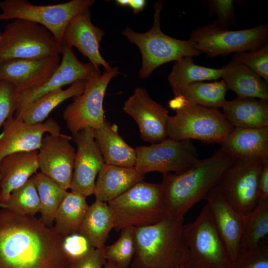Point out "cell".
<instances>
[{
    "instance_id": "cell-1",
    "label": "cell",
    "mask_w": 268,
    "mask_h": 268,
    "mask_svg": "<svg viewBox=\"0 0 268 268\" xmlns=\"http://www.w3.org/2000/svg\"><path fill=\"white\" fill-rule=\"evenodd\" d=\"M63 236L34 216L0 209V268H70Z\"/></svg>"
},
{
    "instance_id": "cell-2",
    "label": "cell",
    "mask_w": 268,
    "mask_h": 268,
    "mask_svg": "<svg viewBox=\"0 0 268 268\" xmlns=\"http://www.w3.org/2000/svg\"><path fill=\"white\" fill-rule=\"evenodd\" d=\"M235 159L220 148L184 172L163 174L161 184L167 216L184 217L218 185Z\"/></svg>"
},
{
    "instance_id": "cell-3",
    "label": "cell",
    "mask_w": 268,
    "mask_h": 268,
    "mask_svg": "<svg viewBox=\"0 0 268 268\" xmlns=\"http://www.w3.org/2000/svg\"><path fill=\"white\" fill-rule=\"evenodd\" d=\"M184 217L167 216L155 224L135 228V251L131 268H179L188 251L183 234Z\"/></svg>"
},
{
    "instance_id": "cell-4",
    "label": "cell",
    "mask_w": 268,
    "mask_h": 268,
    "mask_svg": "<svg viewBox=\"0 0 268 268\" xmlns=\"http://www.w3.org/2000/svg\"><path fill=\"white\" fill-rule=\"evenodd\" d=\"M169 106L176 114L168 117L167 138L221 143L234 128L218 109L188 103L179 96L169 102Z\"/></svg>"
},
{
    "instance_id": "cell-5",
    "label": "cell",
    "mask_w": 268,
    "mask_h": 268,
    "mask_svg": "<svg viewBox=\"0 0 268 268\" xmlns=\"http://www.w3.org/2000/svg\"><path fill=\"white\" fill-rule=\"evenodd\" d=\"M153 7V22L148 31L136 32L127 27L122 32L140 52L142 61L138 77L141 79L149 77L157 67L163 64L185 57L198 56L201 54L189 39L180 40L164 33L160 28L162 1L155 2Z\"/></svg>"
},
{
    "instance_id": "cell-6",
    "label": "cell",
    "mask_w": 268,
    "mask_h": 268,
    "mask_svg": "<svg viewBox=\"0 0 268 268\" xmlns=\"http://www.w3.org/2000/svg\"><path fill=\"white\" fill-rule=\"evenodd\" d=\"M113 213L115 230L155 224L167 216L161 184L140 182L107 202Z\"/></svg>"
},
{
    "instance_id": "cell-7",
    "label": "cell",
    "mask_w": 268,
    "mask_h": 268,
    "mask_svg": "<svg viewBox=\"0 0 268 268\" xmlns=\"http://www.w3.org/2000/svg\"><path fill=\"white\" fill-rule=\"evenodd\" d=\"M63 43L42 25L15 19L0 37V63L13 59H39L62 53Z\"/></svg>"
},
{
    "instance_id": "cell-8",
    "label": "cell",
    "mask_w": 268,
    "mask_h": 268,
    "mask_svg": "<svg viewBox=\"0 0 268 268\" xmlns=\"http://www.w3.org/2000/svg\"><path fill=\"white\" fill-rule=\"evenodd\" d=\"M183 234L188 251L186 268H232L207 203L193 222L184 225Z\"/></svg>"
},
{
    "instance_id": "cell-9",
    "label": "cell",
    "mask_w": 268,
    "mask_h": 268,
    "mask_svg": "<svg viewBox=\"0 0 268 268\" xmlns=\"http://www.w3.org/2000/svg\"><path fill=\"white\" fill-rule=\"evenodd\" d=\"M268 37L267 23L249 29L229 30L212 22L193 30L189 39L201 53L215 58L232 53L257 50L267 42Z\"/></svg>"
},
{
    "instance_id": "cell-10",
    "label": "cell",
    "mask_w": 268,
    "mask_h": 268,
    "mask_svg": "<svg viewBox=\"0 0 268 268\" xmlns=\"http://www.w3.org/2000/svg\"><path fill=\"white\" fill-rule=\"evenodd\" d=\"M94 0H71L53 5H39L26 0L0 1V20L20 19L40 24L63 43L65 30L76 14L89 9Z\"/></svg>"
},
{
    "instance_id": "cell-11",
    "label": "cell",
    "mask_w": 268,
    "mask_h": 268,
    "mask_svg": "<svg viewBox=\"0 0 268 268\" xmlns=\"http://www.w3.org/2000/svg\"><path fill=\"white\" fill-rule=\"evenodd\" d=\"M119 73L117 67L105 70L102 74L94 71L86 80L84 91L72 98V102L65 109L63 118L72 135L86 128L101 126L106 117L103 100L109 83Z\"/></svg>"
},
{
    "instance_id": "cell-12",
    "label": "cell",
    "mask_w": 268,
    "mask_h": 268,
    "mask_svg": "<svg viewBox=\"0 0 268 268\" xmlns=\"http://www.w3.org/2000/svg\"><path fill=\"white\" fill-rule=\"evenodd\" d=\"M134 150V168L144 175L153 171L162 175L180 173L195 165L200 160L190 140H176L167 138L148 146H137Z\"/></svg>"
},
{
    "instance_id": "cell-13",
    "label": "cell",
    "mask_w": 268,
    "mask_h": 268,
    "mask_svg": "<svg viewBox=\"0 0 268 268\" xmlns=\"http://www.w3.org/2000/svg\"><path fill=\"white\" fill-rule=\"evenodd\" d=\"M253 157L235 159L216 186L231 205L243 215L257 204L258 179L263 160Z\"/></svg>"
},
{
    "instance_id": "cell-14",
    "label": "cell",
    "mask_w": 268,
    "mask_h": 268,
    "mask_svg": "<svg viewBox=\"0 0 268 268\" xmlns=\"http://www.w3.org/2000/svg\"><path fill=\"white\" fill-rule=\"evenodd\" d=\"M72 136L61 134L44 135L38 150L39 169L62 189L70 188L75 149L70 143Z\"/></svg>"
},
{
    "instance_id": "cell-15",
    "label": "cell",
    "mask_w": 268,
    "mask_h": 268,
    "mask_svg": "<svg viewBox=\"0 0 268 268\" xmlns=\"http://www.w3.org/2000/svg\"><path fill=\"white\" fill-rule=\"evenodd\" d=\"M72 138L77 148L70 189L86 198L93 194L96 177L105 162L94 136V129H83Z\"/></svg>"
},
{
    "instance_id": "cell-16",
    "label": "cell",
    "mask_w": 268,
    "mask_h": 268,
    "mask_svg": "<svg viewBox=\"0 0 268 268\" xmlns=\"http://www.w3.org/2000/svg\"><path fill=\"white\" fill-rule=\"evenodd\" d=\"M123 110L135 120L144 140L155 143L167 138L168 111L153 100L145 89L135 88L125 101Z\"/></svg>"
},
{
    "instance_id": "cell-17",
    "label": "cell",
    "mask_w": 268,
    "mask_h": 268,
    "mask_svg": "<svg viewBox=\"0 0 268 268\" xmlns=\"http://www.w3.org/2000/svg\"><path fill=\"white\" fill-rule=\"evenodd\" d=\"M61 131L59 124L51 118L43 123L30 125L11 116L5 122L0 133V161L13 153L38 150L45 134L60 135Z\"/></svg>"
},
{
    "instance_id": "cell-18",
    "label": "cell",
    "mask_w": 268,
    "mask_h": 268,
    "mask_svg": "<svg viewBox=\"0 0 268 268\" xmlns=\"http://www.w3.org/2000/svg\"><path fill=\"white\" fill-rule=\"evenodd\" d=\"M60 63V55L39 59L10 60L0 63V79L12 84L18 93L47 81Z\"/></svg>"
},
{
    "instance_id": "cell-19",
    "label": "cell",
    "mask_w": 268,
    "mask_h": 268,
    "mask_svg": "<svg viewBox=\"0 0 268 268\" xmlns=\"http://www.w3.org/2000/svg\"><path fill=\"white\" fill-rule=\"evenodd\" d=\"M105 33L94 25L89 9L74 16L67 25L63 35V43L75 47L87 57L98 71L103 67L105 70L112 68L100 53V43Z\"/></svg>"
},
{
    "instance_id": "cell-20",
    "label": "cell",
    "mask_w": 268,
    "mask_h": 268,
    "mask_svg": "<svg viewBox=\"0 0 268 268\" xmlns=\"http://www.w3.org/2000/svg\"><path fill=\"white\" fill-rule=\"evenodd\" d=\"M216 229L232 264L239 252L243 215L229 203L223 194L215 187L205 197Z\"/></svg>"
},
{
    "instance_id": "cell-21",
    "label": "cell",
    "mask_w": 268,
    "mask_h": 268,
    "mask_svg": "<svg viewBox=\"0 0 268 268\" xmlns=\"http://www.w3.org/2000/svg\"><path fill=\"white\" fill-rule=\"evenodd\" d=\"M39 169L38 150L17 152L0 161V204L25 184Z\"/></svg>"
},
{
    "instance_id": "cell-22",
    "label": "cell",
    "mask_w": 268,
    "mask_h": 268,
    "mask_svg": "<svg viewBox=\"0 0 268 268\" xmlns=\"http://www.w3.org/2000/svg\"><path fill=\"white\" fill-rule=\"evenodd\" d=\"M220 144L221 149L234 159H268V127H234Z\"/></svg>"
},
{
    "instance_id": "cell-23",
    "label": "cell",
    "mask_w": 268,
    "mask_h": 268,
    "mask_svg": "<svg viewBox=\"0 0 268 268\" xmlns=\"http://www.w3.org/2000/svg\"><path fill=\"white\" fill-rule=\"evenodd\" d=\"M94 136L105 164L134 168V148L120 136L115 124H111L106 118L101 126L94 129Z\"/></svg>"
},
{
    "instance_id": "cell-24",
    "label": "cell",
    "mask_w": 268,
    "mask_h": 268,
    "mask_svg": "<svg viewBox=\"0 0 268 268\" xmlns=\"http://www.w3.org/2000/svg\"><path fill=\"white\" fill-rule=\"evenodd\" d=\"M144 175L134 168H125L104 164L95 181L93 194L95 200L109 201L119 197L137 183Z\"/></svg>"
},
{
    "instance_id": "cell-25",
    "label": "cell",
    "mask_w": 268,
    "mask_h": 268,
    "mask_svg": "<svg viewBox=\"0 0 268 268\" xmlns=\"http://www.w3.org/2000/svg\"><path fill=\"white\" fill-rule=\"evenodd\" d=\"M221 68L222 80L237 97L268 101V82L250 67L231 60Z\"/></svg>"
},
{
    "instance_id": "cell-26",
    "label": "cell",
    "mask_w": 268,
    "mask_h": 268,
    "mask_svg": "<svg viewBox=\"0 0 268 268\" xmlns=\"http://www.w3.org/2000/svg\"><path fill=\"white\" fill-rule=\"evenodd\" d=\"M222 108L225 118L234 127H268V101L237 97L231 101H226Z\"/></svg>"
},
{
    "instance_id": "cell-27",
    "label": "cell",
    "mask_w": 268,
    "mask_h": 268,
    "mask_svg": "<svg viewBox=\"0 0 268 268\" xmlns=\"http://www.w3.org/2000/svg\"><path fill=\"white\" fill-rule=\"evenodd\" d=\"M85 84L86 80H80L73 83L66 89L60 88L51 91L14 114V117L30 125L43 123L61 103L81 94Z\"/></svg>"
},
{
    "instance_id": "cell-28",
    "label": "cell",
    "mask_w": 268,
    "mask_h": 268,
    "mask_svg": "<svg viewBox=\"0 0 268 268\" xmlns=\"http://www.w3.org/2000/svg\"><path fill=\"white\" fill-rule=\"evenodd\" d=\"M114 226V218L107 203L95 200L89 206L79 232L95 248H101L105 246L109 233Z\"/></svg>"
},
{
    "instance_id": "cell-29",
    "label": "cell",
    "mask_w": 268,
    "mask_h": 268,
    "mask_svg": "<svg viewBox=\"0 0 268 268\" xmlns=\"http://www.w3.org/2000/svg\"><path fill=\"white\" fill-rule=\"evenodd\" d=\"M222 68H213L195 64L192 57L176 61L168 76L170 86L176 96L182 89L197 82L217 80L221 78Z\"/></svg>"
},
{
    "instance_id": "cell-30",
    "label": "cell",
    "mask_w": 268,
    "mask_h": 268,
    "mask_svg": "<svg viewBox=\"0 0 268 268\" xmlns=\"http://www.w3.org/2000/svg\"><path fill=\"white\" fill-rule=\"evenodd\" d=\"M268 234V199L260 198L257 204L242 216L239 251L257 247Z\"/></svg>"
},
{
    "instance_id": "cell-31",
    "label": "cell",
    "mask_w": 268,
    "mask_h": 268,
    "mask_svg": "<svg viewBox=\"0 0 268 268\" xmlns=\"http://www.w3.org/2000/svg\"><path fill=\"white\" fill-rule=\"evenodd\" d=\"M88 207L85 198L67 192L56 213L54 227L63 237L79 232Z\"/></svg>"
},
{
    "instance_id": "cell-32",
    "label": "cell",
    "mask_w": 268,
    "mask_h": 268,
    "mask_svg": "<svg viewBox=\"0 0 268 268\" xmlns=\"http://www.w3.org/2000/svg\"><path fill=\"white\" fill-rule=\"evenodd\" d=\"M228 90L223 80L193 83L180 91L179 96L187 103L217 109L226 102L225 95Z\"/></svg>"
},
{
    "instance_id": "cell-33",
    "label": "cell",
    "mask_w": 268,
    "mask_h": 268,
    "mask_svg": "<svg viewBox=\"0 0 268 268\" xmlns=\"http://www.w3.org/2000/svg\"><path fill=\"white\" fill-rule=\"evenodd\" d=\"M32 178L40 199V219L46 226H51L54 221L57 210L67 191L62 189L41 172L36 173Z\"/></svg>"
},
{
    "instance_id": "cell-34",
    "label": "cell",
    "mask_w": 268,
    "mask_h": 268,
    "mask_svg": "<svg viewBox=\"0 0 268 268\" xmlns=\"http://www.w3.org/2000/svg\"><path fill=\"white\" fill-rule=\"evenodd\" d=\"M0 207L21 215L34 216L40 212V199L32 178L13 191Z\"/></svg>"
},
{
    "instance_id": "cell-35",
    "label": "cell",
    "mask_w": 268,
    "mask_h": 268,
    "mask_svg": "<svg viewBox=\"0 0 268 268\" xmlns=\"http://www.w3.org/2000/svg\"><path fill=\"white\" fill-rule=\"evenodd\" d=\"M135 227L132 226L123 228L118 240L113 244L105 247L104 255L107 261L119 268L129 267L135 251Z\"/></svg>"
},
{
    "instance_id": "cell-36",
    "label": "cell",
    "mask_w": 268,
    "mask_h": 268,
    "mask_svg": "<svg viewBox=\"0 0 268 268\" xmlns=\"http://www.w3.org/2000/svg\"><path fill=\"white\" fill-rule=\"evenodd\" d=\"M62 54V60L57 70L65 85L86 80L94 71H98L90 62L86 64L80 62L74 55L72 48L65 44Z\"/></svg>"
},
{
    "instance_id": "cell-37",
    "label": "cell",
    "mask_w": 268,
    "mask_h": 268,
    "mask_svg": "<svg viewBox=\"0 0 268 268\" xmlns=\"http://www.w3.org/2000/svg\"><path fill=\"white\" fill-rule=\"evenodd\" d=\"M231 61L244 65L268 82V43L252 51L235 53Z\"/></svg>"
},
{
    "instance_id": "cell-38",
    "label": "cell",
    "mask_w": 268,
    "mask_h": 268,
    "mask_svg": "<svg viewBox=\"0 0 268 268\" xmlns=\"http://www.w3.org/2000/svg\"><path fill=\"white\" fill-rule=\"evenodd\" d=\"M62 248L69 268L95 249L87 238L79 232L64 236Z\"/></svg>"
},
{
    "instance_id": "cell-39",
    "label": "cell",
    "mask_w": 268,
    "mask_h": 268,
    "mask_svg": "<svg viewBox=\"0 0 268 268\" xmlns=\"http://www.w3.org/2000/svg\"><path fill=\"white\" fill-rule=\"evenodd\" d=\"M232 268H268V243L266 239L255 248L239 251Z\"/></svg>"
},
{
    "instance_id": "cell-40",
    "label": "cell",
    "mask_w": 268,
    "mask_h": 268,
    "mask_svg": "<svg viewBox=\"0 0 268 268\" xmlns=\"http://www.w3.org/2000/svg\"><path fill=\"white\" fill-rule=\"evenodd\" d=\"M64 86L61 75L57 70L52 77L42 85L17 93V106L14 114L47 93Z\"/></svg>"
},
{
    "instance_id": "cell-41",
    "label": "cell",
    "mask_w": 268,
    "mask_h": 268,
    "mask_svg": "<svg viewBox=\"0 0 268 268\" xmlns=\"http://www.w3.org/2000/svg\"><path fill=\"white\" fill-rule=\"evenodd\" d=\"M17 106V92L11 83L0 79V131L5 122L14 116Z\"/></svg>"
},
{
    "instance_id": "cell-42",
    "label": "cell",
    "mask_w": 268,
    "mask_h": 268,
    "mask_svg": "<svg viewBox=\"0 0 268 268\" xmlns=\"http://www.w3.org/2000/svg\"><path fill=\"white\" fill-rule=\"evenodd\" d=\"M209 9L216 14L217 19L212 22L223 29L235 25L234 1L232 0H211L208 2Z\"/></svg>"
},
{
    "instance_id": "cell-43",
    "label": "cell",
    "mask_w": 268,
    "mask_h": 268,
    "mask_svg": "<svg viewBox=\"0 0 268 268\" xmlns=\"http://www.w3.org/2000/svg\"><path fill=\"white\" fill-rule=\"evenodd\" d=\"M105 247L95 248L70 268H103L107 261L104 255Z\"/></svg>"
},
{
    "instance_id": "cell-44",
    "label": "cell",
    "mask_w": 268,
    "mask_h": 268,
    "mask_svg": "<svg viewBox=\"0 0 268 268\" xmlns=\"http://www.w3.org/2000/svg\"><path fill=\"white\" fill-rule=\"evenodd\" d=\"M259 199H268V159L263 160L258 179Z\"/></svg>"
},
{
    "instance_id": "cell-45",
    "label": "cell",
    "mask_w": 268,
    "mask_h": 268,
    "mask_svg": "<svg viewBox=\"0 0 268 268\" xmlns=\"http://www.w3.org/2000/svg\"><path fill=\"white\" fill-rule=\"evenodd\" d=\"M145 3L144 0H130L129 6L133 9L134 13L136 14L143 10Z\"/></svg>"
},
{
    "instance_id": "cell-46",
    "label": "cell",
    "mask_w": 268,
    "mask_h": 268,
    "mask_svg": "<svg viewBox=\"0 0 268 268\" xmlns=\"http://www.w3.org/2000/svg\"><path fill=\"white\" fill-rule=\"evenodd\" d=\"M116 3L121 6L127 7L129 5L130 0H117Z\"/></svg>"
},
{
    "instance_id": "cell-47",
    "label": "cell",
    "mask_w": 268,
    "mask_h": 268,
    "mask_svg": "<svg viewBox=\"0 0 268 268\" xmlns=\"http://www.w3.org/2000/svg\"><path fill=\"white\" fill-rule=\"evenodd\" d=\"M103 268H119L116 265L112 262L107 261L105 263Z\"/></svg>"
},
{
    "instance_id": "cell-48",
    "label": "cell",
    "mask_w": 268,
    "mask_h": 268,
    "mask_svg": "<svg viewBox=\"0 0 268 268\" xmlns=\"http://www.w3.org/2000/svg\"><path fill=\"white\" fill-rule=\"evenodd\" d=\"M179 268H186V267L185 266H181Z\"/></svg>"
},
{
    "instance_id": "cell-49",
    "label": "cell",
    "mask_w": 268,
    "mask_h": 268,
    "mask_svg": "<svg viewBox=\"0 0 268 268\" xmlns=\"http://www.w3.org/2000/svg\"><path fill=\"white\" fill-rule=\"evenodd\" d=\"M0 180H1V175H0Z\"/></svg>"
},
{
    "instance_id": "cell-50",
    "label": "cell",
    "mask_w": 268,
    "mask_h": 268,
    "mask_svg": "<svg viewBox=\"0 0 268 268\" xmlns=\"http://www.w3.org/2000/svg\"></svg>"
}]
</instances>
